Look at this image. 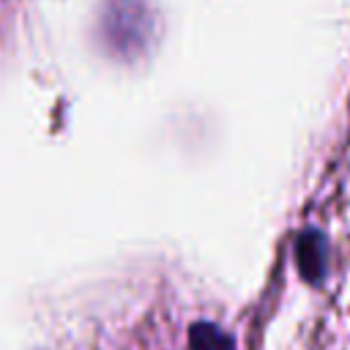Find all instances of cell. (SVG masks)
Segmentation results:
<instances>
[{
	"mask_svg": "<svg viewBox=\"0 0 350 350\" xmlns=\"http://www.w3.org/2000/svg\"><path fill=\"white\" fill-rule=\"evenodd\" d=\"M295 265L304 282L320 284L328 265V243L317 227H306L295 238Z\"/></svg>",
	"mask_w": 350,
	"mask_h": 350,
	"instance_id": "1",
	"label": "cell"
},
{
	"mask_svg": "<svg viewBox=\"0 0 350 350\" xmlns=\"http://www.w3.org/2000/svg\"><path fill=\"white\" fill-rule=\"evenodd\" d=\"M189 350H235V342L216 323L200 320L189 325Z\"/></svg>",
	"mask_w": 350,
	"mask_h": 350,
	"instance_id": "2",
	"label": "cell"
}]
</instances>
